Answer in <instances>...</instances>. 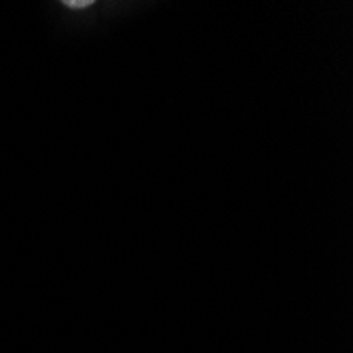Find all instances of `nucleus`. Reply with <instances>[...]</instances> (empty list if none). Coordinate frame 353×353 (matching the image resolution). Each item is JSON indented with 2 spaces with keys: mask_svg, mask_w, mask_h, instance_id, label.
<instances>
[{
  "mask_svg": "<svg viewBox=\"0 0 353 353\" xmlns=\"http://www.w3.org/2000/svg\"><path fill=\"white\" fill-rule=\"evenodd\" d=\"M63 7H68V9H85V7H91V3H63Z\"/></svg>",
  "mask_w": 353,
  "mask_h": 353,
  "instance_id": "obj_1",
  "label": "nucleus"
}]
</instances>
